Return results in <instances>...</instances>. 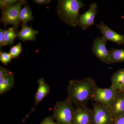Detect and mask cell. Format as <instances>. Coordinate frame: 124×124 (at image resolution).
I'll list each match as a JSON object with an SVG mask.
<instances>
[{
  "label": "cell",
  "instance_id": "6da1fadb",
  "mask_svg": "<svg viewBox=\"0 0 124 124\" xmlns=\"http://www.w3.org/2000/svg\"><path fill=\"white\" fill-rule=\"evenodd\" d=\"M96 84L95 80L90 77L81 80L71 79L67 88V98L75 108L87 106Z\"/></svg>",
  "mask_w": 124,
  "mask_h": 124
},
{
  "label": "cell",
  "instance_id": "7a4b0ae2",
  "mask_svg": "<svg viewBox=\"0 0 124 124\" xmlns=\"http://www.w3.org/2000/svg\"><path fill=\"white\" fill-rule=\"evenodd\" d=\"M82 0H59L56 12L59 18L67 25L77 26L80 9L85 6Z\"/></svg>",
  "mask_w": 124,
  "mask_h": 124
},
{
  "label": "cell",
  "instance_id": "3957f363",
  "mask_svg": "<svg viewBox=\"0 0 124 124\" xmlns=\"http://www.w3.org/2000/svg\"><path fill=\"white\" fill-rule=\"evenodd\" d=\"M74 108L72 103L67 98L63 101L56 102L52 116L58 124H72Z\"/></svg>",
  "mask_w": 124,
  "mask_h": 124
},
{
  "label": "cell",
  "instance_id": "277c9868",
  "mask_svg": "<svg viewBox=\"0 0 124 124\" xmlns=\"http://www.w3.org/2000/svg\"><path fill=\"white\" fill-rule=\"evenodd\" d=\"M27 2L26 0H19L12 7L1 10L0 22L5 29L6 26L11 24L18 31L19 27L20 25L19 22V14L21 7Z\"/></svg>",
  "mask_w": 124,
  "mask_h": 124
},
{
  "label": "cell",
  "instance_id": "5b68a950",
  "mask_svg": "<svg viewBox=\"0 0 124 124\" xmlns=\"http://www.w3.org/2000/svg\"><path fill=\"white\" fill-rule=\"evenodd\" d=\"M92 109V124H112L114 118L108 107L95 102Z\"/></svg>",
  "mask_w": 124,
  "mask_h": 124
},
{
  "label": "cell",
  "instance_id": "8992f818",
  "mask_svg": "<svg viewBox=\"0 0 124 124\" xmlns=\"http://www.w3.org/2000/svg\"><path fill=\"white\" fill-rule=\"evenodd\" d=\"M117 91L110 86L108 88H102L95 85L91 100L109 107L114 101Z\"/></svg>",
  "mask_w": 124,
  "mask_h": 124
},
{
  "label": "cell",
  "instance_id": "52a82bcc",
  "mask_svg": "<svg viewBox=\"0 0 124 124\" xmlns=\"http://www.w3.org/2000/svg\"><path fill=\"white\" fill-rule=\"evenodd\" d=\"M107 41L103 37H97L93 42L91 50L95 57L103 63L107 64L112 63L109 50L107 48Z\"/></svg>",
  "mask_w": 124,
  "mask_h": 124
},
{
  "label": "cell",
  "instance_id": "ba28073f",
  "mask_svg": "<svg viewBox=\"0 0 124 124\" xmlns=\"http://www.w3.org/2000/svg\"><path fill=\"white\" fill-rule=\"evenodd\" d=\"M98 12L97 4L96 2L91 3L88 9L79 16L77 26L80 27L84 31L92 26L94 24Z\"/></svg>",
  "mask_w": 124,
  "mask_h": 124
},
{
  "label": "cell",
  "instance_id": "9c48e42d",
  "mask_svg": "<svg viewBox=\"0 0 124 124\" xmlns=\"http://www.w3.org/2000/svg\"><path fill=\"white\" fill-rule=\"evenodd\" d=\"M93 109L87 106L75 108L72 124H92Z\"/></svg>",
  "mask_w": 124,
  "mask_h": 124
},
{
  "label": "cell",
  "instance_id": "30bf717a",
  "mask_svg": "<svg viewBox=\"0 0 124 124\" xmlns=\"http://www.w3.org/2000/svg\"><path fill=\"white\" fill-rule=\"evenodd\" d=\"M97 29L107 41H110L119 46L124 44V35L117 33L110 28L103 21H100L99 24H96Z\"/></svg>",
  "mask_w": 124,
  "mask_h": 124
},
{
  "label": "cell",
  "instance_id": "8fae6325",
  "mask_svg": "<svg viewBox=\"0 0 124 124\" xmlns=\"http://www.w3.org/2000/svg\"><path fill=\"white\" fill-rule=\"evenodd\" d=\"M37 83L38 86L36 93L35 94L34 107L32 108L31 110L27 115V117H28L31 113L35 111V108L36 106L42 101L47 94H48L50 91L49 85L45 82L44 78H39L37 81Z\"/></svg>",
  "mask_w": 124,
  "mask_h": 124
},
{
  "label": "cell",
  "instance_id": "7c38bea8",
  "mask_svg": "<svg viewBox=\"0 0 124 124\" xmlns=\"http://www.w3.org/2000/svg\"><path fill=\"white\" fill-rule=\"evenodd\" d=\"M114 119L124 114V93L117 91L115 99L109 107Z\"/></svg>",
  "mask_w": 124,
  "mask_h": 124
},
{
  "label": "cell",
  "instance_id": "4fadbf2b",
  "mask_svg": "<svg viewBox=\"0 0 124 124\" xmlns=\"http://www.w3.org/2000/svg\"><path fill=\"white\" fill-rule=\"evenodd\" d=\"M21 26L22 29L18 32L17 37L23 42L26 41H35L36 36L39 32L38 31L35 30L31 27L28 26L27 24Z\"/></svg>",
  "mask_w": 124,
  "mask_h": 124
},
{
  "label": "cell",
  "instance_id": "5bb4252c",
  "mask_svg": "<svg viewBox=\"0 0 124 124\" xmlns=\"http://www.w3.org/2000/svg\"><path fill=\"white\" fill-rule=\"evenodd\" d=\"M110 87L115 91H121L124 88V68L113 73L111 77Z\"/></svg>",
  "mask_w": 124,
  "mask_h": 124
},
{
  "label": "cell",
  "instance_id": "9a60e30c",
  "mask_svg": "<svg viewBox=\"0 0 124 124\" xmlns=\"http://www.w3.org/2000/svg\"><path fill=\"white\" fill-rule=\"evenodd\" d=\"M15 79L13 73L7 76L0 78V94L2 95L14 87Z\"/></svg>",
  "mask_w": 124,
  "mask_h": 124
},
{
  "label": "cell",
  "instance_id": "2e32d148",
  "mask_svg": "<svg viewBox=\"0 0 124 124\" xmlns=\"http://www.w3.org/2000/svg\"><path fill=\"white\" fill-rule=\"evenodd\" d=\"M33 17L32 11L29 5L26 2L24 7L21 9L19 14V22L20 25L27 24L28 22L33 21Z\"/></svg>",
  "mask_w": 124,
  "mask_h": 124
},
{
  "label": "cell",
  "instance_id": "e0dca14e",
  "mask_svg": "<svg viewBox=\"0 0 124 124\" xmlns=\"http://www.w3.org/2000/svg\"><path fill=\"white\" fill-rule=\"evenodd\" d=\"M109 51L112 63L124 62V48L116 49L112 47L109 50Z\"/></svg>",
  "mask_w": 124,
  "mask_h": 124
},
{
  "label": "cell",
  "instance_id": "ac0fdd59",
  "mask_svg": "<svg viewBox=\"0 0 124 124\" xmlns=\"http://www.w3.org/2000/svg\"><path fill=\"white\" fill-rule=\"evenodd\" d=\"M18 31L14 27H10L4 31V36L5 46H11L17 37Z\"/></svg>",
  "mask_w": 124,
  "mask_h": 124
},
{
  "label": "cell",
  "instance_id": "d6986e66",
  "mask_svg": "<svg viewBox=\"0 0 124 124\" xmlns=\"http://www.w3.org/2000/svg\"><path fill=\"white\" fill-rule=\"evenodd\" d=\"M22 51V46L21 42L10 48L9 53L13 58H17Z\"/></svg>",
  "mask_w": 124,
  "mask_h": 124
},
{
  "label": "cell",
  "instance_id": "ffe728a7",
  "mask_svg": "<svg viewBox=\"0 0 124 124\" xmlns=\"http://www.w3.org/2000/svg\"><path fill=\"white\" fill-rule=\"evenodd\" d=\"M12 58L9 53L5 51H0V61L2 64L7 66L11 62Z\"/></svg>",
  "mask_w": 124,
  "mask_h": 124
},
{
  "label": "cell",
  "instance_id": "44dd1931",
  "mask_svg": "<svg viewBox=\"0 0 124 124\" xmlns=\"http://www.w3.org/2000/svg\"><path fill=\"white\" fill-rule=\"evenodd\" d=\"M17 0H0V8L4 9L12 7L18 2Z\"/></svg>",
  "mask_w": 124,
  "mask_h": 124
},
{
  "label": "cell",
  "instance_id": "7402d4cb",
  "mask_svg": "<svg viewBox=\"0 0 124 124\" xmlns=\"http://www.w3.org/2000/svg\"><path fill=\"white\" fill-rule=\"evenodd\" d=\"M40 124H59L57 122L54 121V119L52 116H48L46 117L42 121Z\"/></svg>",
  "mask_w": 124,
  "mask_h": 124
},
{
  "label": "cell",
  "instance_id": "603a6c76",
  "mask_svg": "<svg viewBox=\"0 0 124 124\" xmlns=\"http://www.w3.org/2000/svg\"><path fill=\"white\" fill-rule=\"evenodd\" d=\"M12 72L4 67H0V78L4 77L11 74Z\"/></svg>",
  "mask_w": 124,
  "mask_h": 124
},
{
  "label": "cell",
  "instance_id": "cb8c5ba5",
  "mask_svg": "<svg viewBox=\"0 0 124 124\" xmlns=\"http://www.w3.org/2000/svg\"><path fill=\"white\" fill-rule=\"evenodd\" d=\"M112 124H124V114L114 119Z\"/></svg>",
  "mask_w": 124,
  "mask_h": 124
},
{
  "label": "cell",
  "instance_id": "d4e9b609",
  "mask_svg": "<svg viewBox=\"0 0 124 124\" xmlns=\"http://www.w3.org/2000/svg\"><path fill=\"white\" fill-rule=\"evenodd\" d=\"M4 30L0 29V49L1 51V49L3 46H5L4 39Z\"/></svg>",
  "mask_w": 124,
  "mask_h": 124
},
{
  "label": "cell",
  "instance_id": "484cf974",
  "mask_svg": "<svg viewBox=\"0 0 124 124\" xmlns=\"http://www.w3.org/2000/svg\"><path fill=\"white\" fill-rule=\"evenodd\" d=\"M32 1L37 4L41 5L48 4L51 1V0H33Z\"/></svg>",
  "mask_w": 124,
  "mask_h": 124
},
{
  "label": "cell",
  "instance_id": "4316f807",
  "mask_svg": "<svg viewBox=\"0 0 124 124\" xmlns=\"http://www.w3.org/2000/svg\"><path fill=\"white\" fill-rule=\"evenodd\" d=\"M121 91H124V88L122 90H121Z\"/></svg>",
  "mask_w": 124,
  "mask_h": 124
},
{
  "label": "cell",
  "instance_id": "83f0119b",
  "mask_svg": "<svg viewBox=\"0 0 124 124\" xmlns=\"http://www.w3.org/2000/svg\"><path fill=\"white\" fill-rule=\"evenodd\" d=\"M122 91V92H124V91Z\"/></svg>",
  "mask_w": 124,
  "mask_h": 124
}]
</instances>
